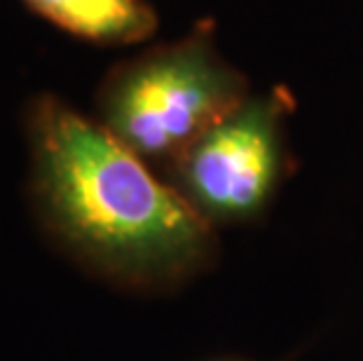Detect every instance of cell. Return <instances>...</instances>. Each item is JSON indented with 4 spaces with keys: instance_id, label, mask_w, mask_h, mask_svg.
I'll return each instance as SVG.
<instances>
[{
    "instance_id": "obj_1",
    "label": "cell",
    "mask_w": 363,
    "mask_h": 361,
    "mask_svg": "<svg viewBox=\"0 0 363 361\" xmlns=\"http://www.w3.org/2000/svg\"><path fill=\"white\" fill-rule=\"evenodd\" d=\"M26 136L38 223L80 270L127 294L167 296L218 265V230L96 118L43 94Z\"/></svg>"
},
{
    "instance_id": "obj_2",
    "label": "cell",
    "mask_w": 363,
    "mask_h": 361,
    "mask_svg": "<svg viewBox=\"0 0 363 361\" xmlns=\"http://www.w3.org/2000/svg\"><path fill=\"white\" fill-rule=\"evenodd\" d=\"M253 91L218 43L216 21L120 61L96 91L94 118L162 172L176 155Z\"/></svg>"
},
{
    "instance_id": "obj_3",
    "label": "cell",
    "mask_w": 363,
    "mask_h": 361,
    "mask_svg": "<svg viewBox=\"0 0 363 361\" xmlns=\"http://www.w3.org/2000/svg\"><path fill=\"white\" fill-rule=\"evenodd\" d=\"M286 84L251 91L162 169L190 209L213 230L258 226L296 172Z\"/></svg>"
},
{
    "instance_id": "obj_4",
    "label": "cell",
    "mask_w": 363,
    "mask_h": 361,
    "mask_svg": "<svg viewBox=\"0 0 363 361\" xmlns=\"http://www.w3.org/2000/svg\"><path fill=\"white\" fill-rule=\"evenodd\" d=\"M33 12L80 40L127 48L160 28V17L145 0H24Z\"/></svg>"
},
{
    "instance_id": "obj_5",
    "label": "cell",
    "mask_w": 363,
    "mask_h": 361,
    "mask_svg": "<svg viewBox=\"0 0 363 361\" xmlns=\"http://www.w3.org/2000/svg\"><path fill=\"white\" fill-rule=\"evenodd\" d=\"M218 361H249V359H237V357H230V359H218Z\"/></svg>"
}]
</instances>
